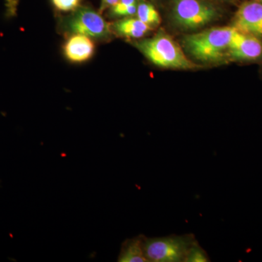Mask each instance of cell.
<instances>
[{"label": "cell", "instance_id": "14", "mask_svg": "<svg viewBox=\"0 0 262 262\" xmlns=\"http://www.w3.org/2000/svg\"><path fill=\"white\" fill-rule=\"evenodd\" d=\"M137 4L123 6L119 4L115 5L112 8V13L117 16H131L136 14Z\"/></svg>", "mask_w": 262, "mask_h": 262}, {"label": "cell", "instance_id": "5", "mask_svg": "<svg viewBox=\"0 0 262 262\" xmlns=\"http://www.w3.org/2000/svg\"><path fill=\"white\" fill-rule=\"evenodd\" d=\"M69 32L87 37L104 39L110 35V26L97 12L89 8H77L66 20Z\"/></svg>", "mask_w": 262, "mask_h": 262}, {"label": "cell", "instance_id": "11", "mask_svg": "<svg viewBox=\"0 0 262 262\" xmlns=\"http://www.w3.org/2000/svg\"><path fill=\"white\" fill-rule=\"evenodd\" d=\"M138 18L147 24L150 27L159 25L161 21L159 13L155 9V7L144 0H139L137 4V11H136Z\"/></svg>", "mask_w": 262, "mask_h": 262}, {"label": "cell", "instance_id": "17", "mask_svg": "<svg viewBox=\"0 0 262 262\" xmlns=\"http://www.w3.org/2000/svg\"><path fill=\"white\" fill-rule=\"evenodd\" d=\"M223 1L232 2V1H234V0H223Z\"/></svg>", "mask_w": 262, "mask_h": 262}, {"label": "cell", "instance_id": "10", "mask_svg": "<svg viewBox=\"0 0 262 262\" xmlns=\"http://www.w3.org/2000/svg\"><path fill=\"white\" fill-rule=\"evenodd\" d=\"M113 28L122 37L136 39L142 37L151 29V27L139 18H125L118 20L114 24Z\"/></svg>", "mask_w": 262, "mask_h": 262}, {"label": "cell", "instance_id": "12", "mask_svg": "<svg viewBox=\"0 0 262 262\" xmlns=\"http://www.w3.org/2000/svg\"><path fill=\"white\" fill-rule=\"evenodd\" d=\"M209 256L196 241L189 249L185 262H209Z\"/></svg>", "mask_w": 262, "mask_h": 262}, {"label": "cell", "instance_id": "15", "mask_svg": "<svg viewBox=\"0 0 262 262\" xmlns=\"http://www.w3.org/2000/svg\"><path fill=\"white\" fill-rule=\"evenodd\" d=\"M120 0H102V4H101V8L104 9V8H108V7L115 6L119 3Z\"/></svg>", "mask_w": 262, "mask_h": 262}, {"label": "cell", "instance_id": "3", "mask_svg": "<svg viewBox=\"0 0 262 262\" xmlns=\"http://www.w3.org/2000/svg\"><path fill=\"white\" fill-rule=\"evenodd\" d=\"M196 241L192 234L151 238L144 235V256L148 262H185L189 249Z\"/></svg>", "mask_w": 262, "mask_h": 262}, {"label": "cell", "instance_id": "1", "mask_svg": "<svg viewBox=\"0 0 262 262\" xmlns=\"http://www.w3.org/2000/svg\"><path fill=\"white\" fill-rule=\"evenodd\" d=\"M237 29L233 27H214L189 34L183 39L186 51L199 61L206 63L227 60V52Z\"/></svg>", "mask_w": 262, "mask_h": 262}, {"label": "cell", "instance_id": "13", "mask_svg": "<svg viewBox=\"0 0 262 262\" xmlns=\"http://www.w3.org/2000/svg\"><path fill=\"white\" fill-rule=\"evenodd\" d=\"M53 4L58 10L75 11L80 6L81 0H52Z\"/></svg>", "mask_w": 262, "mask_h": 262}, {"label": "cell", "instance_id": "18", "mask_svg": "<svg viewBox=\"0 0 262 262\" xmlns=\"http://www.w3.org/2000/svg\"><path fill=\"white\" fill-rule=\"evenodd\" d=\"M253 1L261 2L262 3V0H253Z\"/></svg>", "mask_w": 262, "mask_h": 262}, {"label": "cell", "instance_id": "2", "mask_svg": "<svg viewBox=\"0 0 262 262\" xmlns=\"http://www.w3.org/2000/svg\"><path fill=\"white\" fill-rule=\"evenodd\" d=\"M136 47L150 61L163 68L188 70L200 67L189 59L179 44L165 33L141 41Z\"/></svg>", "mask_w": 262, "mask_h": 262}, {"label": "cell", "instance_id": "7", "mask_svg": "<svg viewBox=\"0 0 262 262\" xmlns=\"http://www.w3.org/2000/svg\"><path fill=\"white\" fill-rule=\"evenodd\" d=\"M261 56L262 42L260 38L237 30L227 50V60L253 61Z\"/></svg>", "mask_w": 262, "mask_h": 262}, {"label": "cell", "instance_id": "6", "mask_svg": "<svg viewBox=\"0 0 262 262\" xmlns=\"http://www.w3.org/2000/svg\"><path fill=\"white\" fill-rule=\"evenodd\" d=\"M234 28L244 34L262 37V3L249 0L239 7L233 18Z\"/></svg>", "mask_w": 262, "mask_h": 262}, {"label": "cell", "instance_id": "8", "mask_svg": "<svg viewBox=\"0 0 262 262\" xmlns=\"http://www.w3.org/2000/svg\"><path fill=\"white\" fill-rule=\"evenodd\" d=\"M94 52V44L87 36L74 34L66 42L64 53L70 61L82 62L92 57Z\"/></svg>", "mask_w": 262, "mask_h": 262}, {"label": "cell", "instance_id": "16", "mask_svg": "<svg viewBox=\"0 0 262 262\" xmlns=\"http://www.w3.org/2000/svg\"><path fill=\"white\" fill-rule=\"evenodd\" d=\"M117 4L123 5V6H129V5L137 4V0H120Z\"/></svg>", "mask_w": 262, "mask_h": 262}, {"label": "cell", "instance_id": "4", "mask_svg": "<svg viewBox=\"0 0 262 262\" xmlns=\"http://www.w3.org/2000/svg\"><path fill=\"white\" fill-rule=\"evenodd\" d=\"M171 15L179 28L195 30L217 20L220 11L204 0H173Z\"/></svg>", "mask_w": 262, "mask_h": 262}, {"label": "cell", "instance_id": "9", "mask_svg": "<svg viewBox=\"0 0 262 262\" xmlns=\"http://www.w3.org/2000/svg\"><path fill=\"white\" fill-rule=\"evenodd\" d=\"M144 237V235L140 234L133 238L125 239L122 244L117 261L148 262L143 248Z\"/></svg>", "mask_w": 262, "mask_h": 262}]
</instances>
